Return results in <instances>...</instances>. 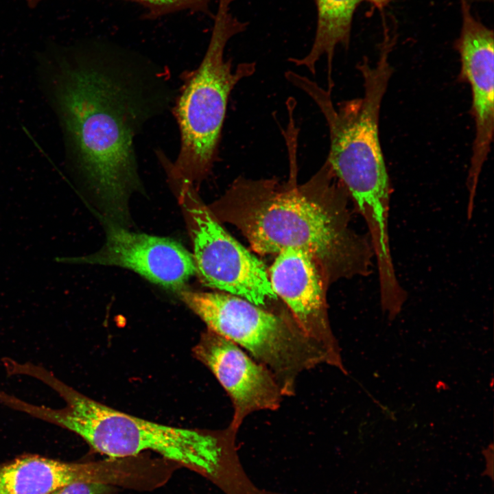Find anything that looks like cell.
Listing matches in <instances>:
<instances>
[{
    "label": "cell",
    "mask_w": 494,
    "mask_h": 494,
    "mask_svg": "<svg viewBox=\"0 0 494 494\" xmlns=\"http://www.w3.org/2000/svg\"><path fill=\"white\" fill-rule=\"evenodd\" d=\"M114 488L102 482L78 481L60 487L49 494H112Z\"/></svg>",
    "instance_id": "cell-15"
},
{
    "label": "cell",
    "mask_w": 494,
    "mask_h": 494,
    "mask_svg": "<svg viewBox=\"0 0 494 494\" xmlns=\"http://www.w3.org/2000/svg\"><path fill=\"white\" fill-rule=\"evenodd\" d=\"M486 460V468L483 471L482 475L488 476L493 481V445L491 443L482 451Z\"/></svg>",
    "instance_id": "cell-16"
},
{
    "label": "cell",
    "mask_w": 494,
    "mask_h": 494,
    "mask_svg": "<svg viewBox=\"0 0 494 494\" xmlns=\"http://www.w3.org/2000/svg\"><path fill=\"white\" fill-rule=\"evenodd\" d=\"M143 5L149 17L156 18L176 11L188 10L192 12L209 13L211 0H130Z\"/></svg>",
    "instance_id": "cell-14"
},
{
    "label": "cell",
    "mask_w": 494,
    "mask_h": 494,
    "mask_svg": "<svg viewBox=\"0 0 494 494\" xmlns=\"http://www.w3.org/2000/svg\"><path fill=\"white\" fill-rule=\"evenodd\" d=\"M397 36L383 32L379 58L374 66L364 58L358 65L364 80V95L334 106L331 92L292 71L286 79L315 102L329 133L327 161L365 221L373 251H390L388 219L391 185L379 132L383 97L392 73L389 61Z\"/></svg>",
    "instance_id": "cell-3"
},
{
    "label": "cell",
    "mask_w": 494,
    "mask_h": 494,
    "mask_svg": "<svg viewBox=\"0 0 494 494\" xmlns=\"http://www.w3.org/2000/svg\"><path fill=\"white\" fill-rule=\"evenodd\" d=\"M317 13L316 30L312 46L303 58H291L289 61L298 67H304L316 73V66L325 56L327 64V81L332 91L333 60L337 47L348 49L351 36L354 13L363 3H366L380 12L390 0H314Z\"/></svg>",
    "instance_id": "cell-13"
},
{
    "label": "cell",
    "mask_w": 494,
    "mask_h": 494,
    "mask_svg": "<svg viewBox=\"0 0 494 494\" xmlns=\"http://www.w3.org/2000/svg\"><path fill=\"white\" fill-rule=\"evenodd\" d=\"M235 1H218L205 54L198 67L185 77L176 97L179 152L173 162L164 155L159 158L179 185H193L207 175L216 155L229 95L241 80L256 70L254 62H241L233 70L232 60L224 56L228 40L244 32L248 24L231 12Z\"/></svg>",
    "instance_id": "cell-5"
},
{
    "label": "cell",
    "mask_w": 494,
    "mask_h": 494,
    "mask_svg": "<svg viewBox=\"0 0 494 494\" xmlns=\"http://www.w3.org/2000/svg\"><path fill=\"white\" fill-rule=\"evenodd\" d=\"M268 275L274 292L299 327L326 351L330 365L345 373L327 315L329 285L316 262L300 251L286 250L277 254Z\"/></svg>",
    "instance_id": "cell-11"
},
{
    "label": "cell",
    "mask_w": 494,
    "mask_h": 494,
    "mask_svg": "<svg viewBox=\"0 0 494 494\" xmlns=\"http://www.w3.org/2000/svg\"><path fill=\"white\" fill-rule=\"evenodd\" d=\"M297 130L290 121L285 138L290 176L237 178L215 203L216 218L235 226L256 252L279 254L295 250L311 257L329 285L366 277L374 252L368 235L351 226L349 196L329 163L307 181H297Z\"/></svg>",
    "instance_id": "cell-2"
},
{
    "label": "cell",
    "mask_w": 494,
    "mask_h": 494,
    "mask_svg": "<svg viewBox=\"0 0 494 494\" xmlns=\"http://www.w3.org/2000/svg\"><path fill=\"white\" fill-rule=\"evenodd\" d=\"M462 25L455 48L459 54V78L470 85L475 138L467 177V210L472 211L479 178L487 160L494 130V36L471 10L467 0H460Z\"/></svg>",
    "instance_id": "cell-8"
},
{
    "label": "cell",
    "mask_w": 494,
    "mask_h": 494,
    "mask_svg": "<svg viewBox=\"0 0 494 494\" xmlns=\"http://www.w3.org/2000/svg\"><path fill=\"white\" fill-rule=\"evenodd\" d=\"M180 186L191 224L196 272L205 285L263 306L277 299L263 263L235 239L198 198Z\"/></svg>",
    "instance_id": "cell-7"
},
{
    "label": "cell",
    "mask_w": 494,
    "mask_h": 494,
    "mask_svg": "<svg viewBox=\"0 0 494 494\" xmlns=\"http://www.w3.org/2000/svg\"><path fill=\"white\" fill-rule=\"evenodd\" d=\"M39 380L64 400L61 409L27 404V414L80 436L95 451L113 458L152 451L212 481L236 449L237 432L188 429L163 425L113 409L79 392L47 370Z\"/></svg>",
    "instance_id": "cell-4"
},
{
    "label": "cell",
    "mask_w": 494,
    "mask_h": 494,
    "mask_svg": "<svg viewBox=\"0 0 494 494\" xmlns=\"http://www.w3.org/2000/svg\"><path fill=\"white\" fill-rule=\"evenodd\" d=\"M193 353L230 396L234 414L229 427L233 430L237 432L250 413L280 406L283 395L274 376L231 340L207 329L193 348Z\"/></svg>",
    "instance_id": "cell-10"
},
{
    "label": "cell",
    "mask_w": 494,
    "mask_h": 494,
    "mask_svg": "<svg viewBox=\"0 0 494 494\" xmlns=\"http://www.w3.org/2000/svg\"><path fill=\"white\" fill-rule=\"evenodd\" d=\"M67 263L114 266L130 270L148 281L177 292L196 273L191 255L168 237L130 231L110 222L106 239L97 252L77 257H57Z\"/></svg>",
    "instance_id": "cell-9"
},
{
    "label": "cell",
    "mask_w": 494,
    "mask_h": 494,
    "mask_svg": "<svg viewBox=\"0 0 494 494\" xmlns=\"http://www.w3.org/2000/svg\"><path fill=\"white\" fill-rule=\"evenodd\" d=\"M210 329L247 350L274 376L283 396L294 394L298 375L320 364L326 351L291 314L274 313L227 293L176 292Z\"/></svg>",
    "instance_id": "cell-6"
},
{
    "label": "cell",
    "mask_w": 494,
    "mask_h": 494,
    "mask_svg": "<svg viewBox=\"0 0 494 494\" xmlns=\"http://www.w3.org/2000/svg\"><path fill=\"white\" fill-rule=\"evenodd\" d=\"M104 462H68L39 455L20 456L0 464V494H49L78 481L110 484Z\"/></svg>",
    "instance_id": "cell-12"
},
{
    "label": "cell",
    "mask_w": 494,
    "mask_h": 494,
    "mask_svg": "<svg viewBox=\"0 0 494 494\" xmlns=\"http://www.w3.org/2000/svg\"><path fill=\"white\" fill-rule=\"evenodd\" d=\"M68 159L116 215L141 186L134 139L176 99L168 72L147 61L52 45L38 55Z\"/></svg>",
    "instance_id": "cell-1"
}]
</instances>
